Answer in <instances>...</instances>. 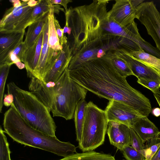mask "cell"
I'll return each mask as SVG.
<instances>
[{
	"label": "cell",
	"instance_id": "obj_1",
	"mask_svg": "<svg viewBox=\"0 0 160 160\" xmlns=\"http://www.w3.org/2000/svg\"><path fill=\"white\" fill-rule=\"evenodd\" d=\"M68 71L72 79L100 97L124 103L143 116L148 117L151 111L149 100L129 85L106 55L82 63Z\"/></svg>",
	"mask_w": 160,
	"mask_h": 160
},
{
	"label": "cell",
	"instance_id": "obj_2",
	"mask_svg": "<svg viewBox=\"0 0 160 160\" xmlns=\"http://www.w3.org/2000/svg\"><path fill=\"white\" fill-rule=\"evenodd\" d=\"M109 1L94 0L91 4L70 8L65 12L66 22L71 29L68 42L72 56L99 46L103 26L108 18Z\"/></svg>",
	"mask_w": 160,
	"mask_h": 160
},
{
	"label": "cell",
	"instance_id": "obj_3",
	"mask_svg": "<svg viewBox=\"0 0 160 160\" xmlns=\"http://www.w3.org/2000/svg\"><path fill=\"white\" fill-rule=\"evenodd\" d=\"M4 131L13 141L63 157L77 153V147L70 142L60 141L31 128L22 117L13 103L4 114Z\"/></svg>",
	"mask_w": 160,
	"mask_h": 160
},
{
	"label": "cell",
	"instance_id": "obj_4",
	"mask_svg": "<svg viewBox=\"0 0 160 160\" xmlns=\"http://www.w3.org/2000/svg\"><path fill=\"white\" fill-rule=\"evenodd\" d=\"M8 94L13 97V104L26 122L44 134L56 137V126L50 110L33 93L24 90L13 82L8 84Z\"/></svg>",
	"mask_w": 160,
	"mask_h": 160
},
{
	"label": "cell",
	"instance_id": "obj_5",
	"mask_svg": "<svg viewBox=\"0 0 160 160\" xmlns=\"http://www.w3.org/2000/svg\"><path fill=\"white\" fill-rule=\"evenodd\" d=\"M99 45L106 52L123 50L128 52L141 48L160 58V52L141 36L134 21L125 26L108 18L103 26Z\"/></svg>",
	"mask_w": 160,
	"mask_h": 160
},
{
	"label": "cell",
	"instance_id": "obj_6",
	"mask_svg": "<svg viewBox=\"0 0 160 160\" xmlns=\"http://www.w3.org/2000/svg\"><path fill=\"white\" fill-rule=\"evenodd\" d=\"M87 91L70 78L66 68L53 86L50 109L53 117L72 119L77 104L85 99Z\"/></svg>",
	"mask_w": 160,
	"mask_h": 160
},
{
	"label": "cell",
	"instance_id": "obj_7",
	"mask_svg": "<svg viewBox=\"0 0 160 160\" xmlns=\"http://www.w3.org/2000/svg\"><path fill=\"white\" fill-rule=\"evenodd\" d=\"M108 123L105 111L92 102L87 103L78 146L82 152L94 151L103 144Z\"/></svg>",
	"mask_w": 160,
	"mask_h": 160
},
{
	"label": "cell",
	"instance_id": "obj_8",
	"mask_svg": "<svg viewBox=\"0 0 160 160\" xmlns=\"http://www.w3.org/2000/svg\"><path fill=\"white\" fill-rule=\"evenodd\" d=\"M28 1L22 0L21 5L12 6L5 12L0 21V33L21 32L32 23L34 7L28 6Z\"/></svg>",
	"mask_w": 160,
	"mask_h": 160
},
{
	"label": "cell",
	"instance_id": "obj_9",
	"mask_svg": "<svg viewBox=\"0 0 160 160\" xmlns=\"http://www.w3.org/2000/svg\"><path fill=\"white\" fill-rule=\"evenodd\" d=\"M137 9L136 18L145 26L160 52V12L153 1L143 2Z\"/></svg>",
	"mask_w": 160,
	"mask_h": 160
},
{
	"label": "cell",
	"instance_id": "obj_10",
	"mask_svg": "<svg viewBox=\"0 0 160 160\" xmlns=\"http://www.w3.org/2000/svg\"><path fill=\"white\" fill-rule=\"evenodd\" d=\"M108 121L120 123L131 128L142 115L130 107L114 100H109L104 110Z\"/></svg>",
	"mask_w": 160,
	"mask_h": 160
},
{
	"label": "cell",
	"instance_id": "obj_11",
	"mask_svg": "<svg viewBox=\"0 0 160 160\" xmlns=\"http://www.w3.org/2000/svg\"><path fill=\"white\" fill-rule=\"evenodd\" d=\"M143 0H116L108 12V18L123 26L134 21L137 7Z\"/></svg>",
	"mask_w": 160,
	"mask_h": 160
},
{
	"label": "cell",
	"instance_id": "obj_12",
	"mask_svg": "<svg viewBox=\"0 0 160 160\" xmlns=\"http://www.w3.org/2000/svg\"><path fill=\"white\" fill-rule=\"evenodd\" d=\"M48 29L49 22L48 18L42 30L43 39L40 59L32 76L42 80L44 76L57 61L61 51H56L49 47Z\"/></svg>",
	"mask_w": 160,
	"mask_h": 160
},
{
	"label": "cell",
	"instance_id": "obj_13",
	"mask_svg": "<svg viewBox=\"0 0 160 160\" xmlns=\"http://www.w3.org/2000/svg\"><path fill=\"white\" fill-rule=\"evenodd\" d=\"M128 64L133 75L138 79L155 80L160 82V72L146 64L123 50L114 51Z\"/></svg>",
	"mask_w": 160,
	"mask_h": 160
},
{
	"label": "cell",
	"instance_id": "obj_14",
	"mask_svg": "<svg viewBox=\"0 0 160 160\" xmlns=\"http://www.w3.org/2000/svg\"><path fill=\"white\" fill-rule=\"evenodd\" d=\"M107 134L110 144L121 151L125 147L131 145L130 129L123 124L108 121Z\"/></svg>",
	"mask_w": 160,
	"mask_h": 160
},
{
	"label": "cell",
	"instance_id": "obj_15",
	"mask_svg": "<svg viewBox=\"0 0 160 160\" xmlns=\"http://www.w3.org/2000/svg\"><path fill=\"white\" fill-rule=\"evenodd\" d=\"M72 56V50L68 42L63 46L58 59L44 76L43 81L46 83L56 82L66 68H68Z\"/></svg>",
	"mask_w": 160,
	"mask_h": 160
},
{
	"label": "cell",
	"instance_id": "obj_16",
	"mask_svg": "<svg viewBox=\"0 0 160 160\" xmlns=\"http://www.w3.org/2000/svg\"><path fill=\"white\" fill-rule=\"evenodd\" d=\"M31 78L28 86L29 90L50 111L53 86L55 83H46L43 80L34 76Z\"/></svg>",
	"mask_w": 160,
	"mask_h": 160
},
{
	"label": "cell",
	"instance_id": "obj_17",
	"mask_svg": "<svg viewBox=\"0 0 160 160\" xmlns=\"http://www.w3.org/2000/svg\"><path fill=\"white\" fill-rule=\"evenodd\" d=\"M25 30L21 32L0 33V66L4 64L10 53L23 41Z\"/></svg>",
	"mask_w": 160,
	"mask_h": 160
},
{
	"label": "cell",
	"instance_id": "obj_18",
	"mask_svg": "<svg viewBox=\"0 0 160 160\" xmlns=\"http://www.w3.org/2000/svg\"><path fill=\"white\" fill-rule=\"evenodd\" d=\"M43 39L42 31L34 44L28 48L24 55L22 62L25 65L28 75L30 78L32 76L39 61Z\"/></svg>",
	"mask_w": 160,
	"mask_h": 160
},
{
	"label": "cell",
	"instance_id": "obj_19",
	"mask_svg": "<svg viewBox=\"0 0 160 160\" xmlns=\"http://www.w3.org/2000/svg\"><path fill=\"white\" fill-rule=\"evenodd\" d=\"M140 138L143 142L160 135V131L156 125L146 116H143L136 121L131 128Z\"/></svg>",
	"mask_w": 160,
	"mask_h": 160
},
{
	"label": "cell",
	"instance_id": "obj_20",
	"mask_svg": "<svg viewBox=\"0 0 160 160\" xmlns=\"http://www.w3.org/2000/svg\"><path fill=\"white\" fill-rule=\"evenodd\" d=\"M49 12L28 26L25 38L24 41L27 48L32 47L35 43L43 30L44 24L48 18Z\"/></svg>",
	"mask_w": 160,
	"mask_h": 160
},
{
	"label": "cell",
	"instance_id": "obj_21",
	"mask_svg": "<svg viewBox=\"0 0 160 160\" xmlns=\"http://www.w3.org/2000/svg\"><path fill=\"white\" fill-rule=\"evenodd\" d=\"M54 4L52 2L48 16L49 22L48 42L50 48L55 51H59L62 50L63 47L60 43L56 32L54 22Z\"/></svg>",
	"mask_w": 160,
	"mask_h": 160
},
{
	"label": "cell",
	"instance_id": "obj_22",
	"mask_svg": "<svg viewBox=\"0 0 160 160\" xmlns=\"http://www.w3.org/2000/svg\"><path fill=\"white\" fill-rule=\"evenodd\" d=\"M101 48H102L100 46H98L72 56L69 62L68 69L70 70L82 63L97 58L98 52Z\"/></svg>",
	"mask_w": 160,
	"mask_h": 160
},
{
	"label": "cell",
	"instance_id": "obj_23",
	"mask_svg": "<svg viewBox=\"0 0 160 160\" xmlns=\"http://www.w3.org/2000/svg\"><path fill=\"white\" fill-rule=\"evenodd\" d=\"M87 103L85 99H82L77 104L75 111L74 118L76 140L78 142L81 139L85 111Z\"/></svg>",
	"mask_w": 160,
	"mask_h": 160
},
{
	"label": "cell",
	"instance_id": "obj_24",
	"mask_svg": "<svg viewBox=\"0 0 160 160\" xmlns=\"http://www.w3.org/2000/svg\"><path fill=\"white\" fill-rule=\"evenodd\" d=\"M111 60L112 63L119 74L126 78L133 74L127 63L119 57L114 51H109L105 55Z\"/></svg>",
	"mask_w": 160,
	"mask_h": 160
},
{
	"label": "cell",
	"instance_id": "obj_25",
	"mask_svg": "<svg viewBox=\"0 0 160 160\" xmlns=\"http://www.w3.org/2000/svg\"><path fill=\"white\" fill-rule=\"evenodd\" d=\"M128 53L136 58L160 72V58L145 52L142 48L138 51H131Z\"/></svg>",
	"mask_w": 160,
	"mask_h": 160
},
{
	"label": "cell",
	"instance_id": "obj_26",
	"mask_svg": "<svg viewBox=\"0 0 160 160\" xmlns=\"http://www.w3.org/2000/svg\"><path fill=\"white\" fill-rule=\"evenodd\" d=\"M52 4L51 0H38L32 11V23L48 13L50 11Z\"/></svg>",
	"mask_w": 160,
	"mask_h": 160
},
{
	"label": "cell",
	"instance_id": "obj_27",
	"mask_svg": "<svg viewBox=\"0 0 160 160\" xmlns=\"http://www.w3.org/2000/svg\"><path fill=\"white\" fill-rule=\"evenodd\" d=\"M12 65L5 63L0 66V112L2 111L3 106V96L5 83Z\"/></svg>",
	"mask_w": 160,
	"mask_h": 160
},
{
	"label": "cell",
	"instance_id": "obj_28",
	"mask_svg": "<svg viewBox=\"0 0 160 160\" xmlns=\"http://www.w3.org/2000/svg\"><path fill=\"white\" fill-rule=\"evenodd\" d=\"M1 126L0 128V160H11V151L7 138Z\"/></svg>",
	"mask_w": 160,
	"mask_h": 160
},
{
	"label": "cell",
	"instance_id": "obj_29",
	"mask_svg": "<svg viewBox=\"0 0 160 160\" xmlns=\"http://www.w3.org/2000/svg\"><path fill=\"white\" fill-rule=\"evenodd\" d=\"M145 146V160H150L160 147V137L148 141Z\"/></svg>",
	"mask_w": 160,
	"mask_h": 160
},
{
	"label": "cell",
	"instance_id": "obj_30",
	"mask_svg": "<svg viewBox=\"0 0 160 160\" xmlns=\"http://www.w3.org/2000/svg\"><path fill=\"white\" fill-rule=\"evenodd\" d=\"M121 151L127 160H145L142 154L130 145L125 147Z\"/></svg>",
	"mask_w": 160,
	"mask_h": 160
},
{
	"label": "cell",
	"instance_id": "obj_31",
	"mask_svg": "<svg viewBox=\"0 0 160 160\" xmlns=\"http://www.w3.org/2000/svg\"><path fill=\"white\" fill-rule=\"evenodd\" d=\"M130 129L131 138V146L142 154L145 157V145L140 138L134 130L131 128H130Z\"/></svg>",
	"mask_w": 160,
	"mask_h": 160
},
{
	"label": "cell",
	"instance_id": "obj_32",
	"mask_svg": "<svg viewBox=\"0 0 160 160\" xmlns=\"http://www.w3.org/2000/svg\"><path fill=\"white\" fill-rule=\"evenodd\" d=\"M137 82L143 87L151 90L153 93L159 91L160 82L155 80L143 79H138Z\"/></svg>",
	"mask_w": 160,
	"mask_h": 160
},
{
	"label": "cell",
	"instance_id": "obj_33",
	"mask_svg": "<svg viewBox=\"0 0 160 160\" xmlns=\"http://www.w3.org/2000/svg\"><path fill=\"white\" fill-rule=\"evenodd\" d=\"M54 22L60 43L63 47L64 45L68 43V38L64 35L63 29L61 28L58 21L55 17L54 18Z\"/></svg>",
	"mask_w": 160,
	"mask_h": 160
},
{
	"label": "cell",
	"instance_id": "obj_34",
	"mask_svg": "<svg viewBox=\"0 0 160 160\" xmlns=\"http://www.w3.org/2000/svg\"><path fill=\"white\" fill-rule=\"evenodd\" d=\"M27 48L24 42H22L11 52L15 55L21 62H22L24 53Z\"/></svg>",
	"mask_w": 160,
	"mask_h": 160
},
{
	"label": "cell",
	"instance_id": "obj_35",
	"mask_svg": "<svg viewBox=\"0 0 160 160\" xmlns=\"http://www.w3.org/2000/svg\"><path fill=\"white\" fill-rule=\"evenodd\" d=\"M13 97L11 94H8L4 95L3 104L6 107L11 106L13 103Z\"/></svg>",
	"mask_w": 160,
	"mask_h": 160
},
{
	"label": "cell",
	"instance_id": "obj_36",
	"mask_svg": "<svg viewBox=\"0 0 160 160\" xmlns=\"http://www.w3.org/2000/svg\"><path fill=\"white\" fill-rule=\"evenodd\" d=\"M51 1L54 4H60L62 5L65 9V12L68 10L67 8L68 3L72 2V1L71 0H51Z\"/></svg>",
	"mask_w": 160,
	"mask_h": 160
},
{
	"label": "cell",
	"instance_id": "obj_37",
	"mask_svg": "<svg viewBox=\"0 0 160 160\" xmlns=\"http://www.w3.org/2000/svg\"><path fill=\"white\" fill-rule=\"evenodd\" d=\"M150 160H160V147Z\"/></svg>",
	"mask_w": 160,
	"mask_h": 160
},
{
	"label": "cell",
	"instance_id": "obj_38",
	"mask_svg": "<svg viewBox=\"0 0 160 160\" xmlns=\"http://www.w3.org/2000/svg\"><path fill=\"white\" fill-rule=\"evenodd\" d=\"M106 51L103 49H100L97 53V58H101L104 57L106 54Z\"/></svg>",
	"mask_w": 160,
	"mask_h": 160
},
{
	"label": "cell",
	"instance_id": "obj_39",
	"mask_svg": "<svg viewBox=\"0 0 160 160\" xmlns=\"http://www.w3.org/2000/svg\"><path fill=\"white\" fill-rule=\"evenodd\" d=\"M152 114L156 117L160 116V108H154L152 110Z\"/></svg>",
	"mask_w": 160,
	"mask_h": 160
},
{
	"label": "cell",
	"instance_id": "obj_40",
	"mask_svg": "<svg viewBox=\"0 0 160 160\" xmlns=\"http://www.w3.org/2000/svg\"><path fill=\"white\" fill-rule=\"evenodd\" d=\"M154 96L160 107V91L153 93Z\"/></svg>",
	"mask_w": 160,
	"mask_h": 160
},
{
	"label": "cell",
	"instance_id": "obj_41",
	"mask_svg": "<svg viewBox=\"0 0 160 160\" xmlns=\"http://www.w3.org/2000/svg\"><path fill=\"white\" fill-rule=\"evenodd\" d=\"M10 2L13 3V6L16 7L21 5V2L19 0H10Z\"/></svg>",
	"mask_w": 160,
	"mask_h": 160
},
{
	"label": "cell",
	"instance_id": "obj_42",
	"mask_svg": "<svg viewBox=\"0 0 160 160\" xmlns=\"http://www.w3.org/2000/svg\"><path fill=\"white\" fill-rule=\"evenodd\" d=\"M38 2V1H35L34 0H30L28 1V6L31 7H34L36 6Z\"/></svg>",
	"mask_w": 160,
	"mask_h": 160
},
{
	"label": "cell",
	"instance_id": "obj_43",
	"mask_svg": "<svg viewBox=\"0 0 160 160\" xmlns=\"http://www.w3.org/2000/svg\"><path fill=\"white\" fill-rule=\"evenodd\" d=\"M17 67L20 69H22L25 68V65L24 63L21 62H18L16 64Z\"/></svg>",
	"mask_w": 160,
	"mask_h": 160
},
{
	"label": "cell",
	"instance_id": "obj_44",
	"mask_svg": "<svg viewBox=\"0 0 160 160\" xmlns=\"http://www.w3.org/2000/svg\"><path fill=\"white\" fill-rule=\"evenodd\" d=\"M122 160H125V159H122Z\"/></svg>",
	"mask_w": 160,
	"mask_h": 160
}]
</instances>
